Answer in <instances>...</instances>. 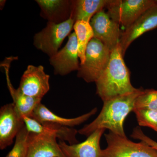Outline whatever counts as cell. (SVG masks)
I'll return each mask as SVG.
<instances>
[{"label":"cell","mask_w":157,"mask_h":157,"mask_svg":"<svg viewBox=\"0 0 157 157\" xmlns=\"http://www.w3.org/2000/svg\"><path fill=\"white\" fill-rule=\"evenodd\" d=\"M143 90L141 87L134 92L104 101L101 112L95 119L78 130V133L88 137L98 129H107L116 135L126 137L124 122L129 113L133 111L136 100Z\"/></svg>","instance_id":"obj_1"},{"label":"cell","mask_w":157,"mask_h":157,"mask_svg":"<svg viewBox=\"0 0 157 157\" xmlns=\"http://www.w3.org/2000/svg\"><path fill=\"white\" fill-rule=\"evenodd\" d=\"M123 57L119 43L111 50L107 67L95 82L96 92L103 102L137 90L131 83L130 71Z\"/></svg>","instance_id":"obj_2"},{"label":"cell","mask_w":157,"mask_h":157,"mask_svg":"<svg viewBox=\"0 0 157 157\" xmlns=\"http://www.w3.org/2000/svg\"><path fill=\"white\" fill-rule=\"evenodd\" d=\"M111 51L100 40L93 38L87 45L85 59L79 66L77 76L88 83L95 82L107 67Z\"/></svg>","instance_id":"obj_3"},{"label":"cell","mask_w":157,"mask_h":157,"mask_svg":"<svg viewBox=\"0 0 157 157\" xmlns=\"http://www.w3.org/2000/svg\"><path fill=\"white\" fill-rule=\"evenodd\" d=\"M75 23L71 17L60 23L48 21L45 27L34 36V46L50 57L53 56L59 51L64 40L73 29Z\"/></svg>","instance_id":"obj_4"},{"label":"cell","mask_w":157,"mask_h":157,"mask_svg":"<svg viewBox=\"0 0 157 157\" xmlns=\"http://www.w3.org/2000/svg\"><path fill=\"white\" fill-rule=\"evenodd\" d=\"M107 146L103 150L104 157H157V151L146 142L135 143L109 132L105 135Z\"/></svg>","instance_id":"obj_5"},{"label":"cell","mask_w":157,"mask_h":157,"mask_svg":"<svg viewBox=\"0 0 157 157\" xmlns=\"http://www.w3.org/2000/svg\"><path fill=\"white\" fill-rule=\"evenodd\" d=\"M156 2L154 0H109L106 7L107 13L113 20L125 30Z\"/></svg>","instance_id":"obj_6"},{"label":"cell","mask_w":157,"mask_h":157,"mask_svg":"<svg viewBox=\"0 0 157 157\" xmlns=\"http://www.w3.org/2000/svg\"><path fill=\"white\" fill-rule=\"evenodd\" d=\"M49 77L42 66L29 65L23 74L17 89L25 95L42 99L50 89Z\"/></svg>","instance_id":"obj_7"},{"label":"cell","mask_w":157,"mask_h":157,"mask_svg":"<svg viewBox=\"0 0 157 157\" xmlns=\"http://www.w3.org/2000/svg\"><path fill=\"white\" fill-rule=\"evenodd\" d=\"M90 23L94 33V38L100 40L110 50L119 44L121 36L120 25L104 10L94 15Z\"/></svg>","instance_id":"obj_8"},{"label":"cell","mask_w":157,"mask_h":157,"mask_svg":"<svg viewBox=\"0 0 157 157\" xmlns=\"http://www.w3.org/2000/svg\"><path fill=\"white\" fill-rule=\"evenodd\" d=\"M78 43L75 32L70 34L67 44L61 50L51 57L49 62L56 75L65 76L79 69Z\"/></svg>","instance_id":"obj_9"},{"label":"cell","mask_w":157,"mask_h":157,"mask_svg":"<svg viewBox=\"0 0 157 157\" xmlns=\"http://www.w3.org/2000/svg\"><path fill=\"white\" fill-rule=\"evenodd\" d=\"M157 28L156 3L147 10L133 24L121 33L120 45L123 56L129 46L138 37Z\"/></svg>","instance_id":"obj_10"},{"label":"cell","mask_w":157,"mask_h":157,"mask_svg":"<svg viewBox=\"0 0 157 157\" xmlns=\"http://www.w3.org/2000/svg\"><path fill=\"white\" fill-rule=\"evenodd\" d=\"M25 124L22 117L15 109L13 103L8 104L0 109V149L10 146Z\"/></svg>","instance_id":"obj_11"},{"label":"cell","mask_w":157,"mask_h":157,"mask_svg":"<svg viewBox=\"0 0 157 157\" xmlns=\"http://www.w3.org/2000/svg\"><path fill=\"white\" fill-rule=\"evenodd\" d=\"M105 130L98 129L80 143L68 144L60 140L59 144L67 157H104L100 141Z\"/></svg>","instance_id":"obj_12"},{"label":"cell","mask_w":157,"mask_h":157,"mask_svg":"<svg viewBox=\"0 0 157 157\" xmlns=\"http://www.w3.org/2000/svg\"><path fill=\"white\" fill-rule=\"evenodd\" d=\"M56 138L52 135L29 132L27 157H67Z\"/></svg>","instance_id":"obj_13"},{"label":"cell","mask_w":157,"mask_h":157,"mask_svg":"<svg viewBox=\"0 0 157 157\" xmlns=\"http://www.w3.org/2000/svg\"><path fill=\"white\" fill-rule=\"evenodd\" d=\"M22 117L26 128L30 133L52 135L60 140L67 141L69 144L78 143L76 138L78 131L76 129L53 124L42 123L27 117Z\"/></svg>","instance_id":"obj_14"},{"label":"cell","mask_w":157,"mask_h":157,"mask_svg":"<svg viewBox=\"0 0 157 157\" xmlns=\"http://www.w3.org/2000/svg\"><path fill=\"white\" fill-rule=\"evenodd\" d=\"M97 111L98 109L96 107L90 112L78 117L67 118L61 117L53 113L41 103L34 109L31 118L42 123L53 124L57 125L71 128L83 123L91 117L94 115Z\"/></svg>","instance_id":"obj_15"},{"label":"cell","mask_w":157,"mask_h":157,"mask_svg":"<svg viewBox=\"0 0 157 157\" xmlns=\"http://www.w3.org/2000/svg\"><path fill=\"white\" fill-rule=\"evenodd\" d=\"M12 58L8 59L2 63L6 73L7 85L12 100L14 107L18 113L22 117H31L34 109L41 103L42 99L32 98L25 95L21 92L18 89H15L10 81L9 71L10 63Z\"/></svg>","instance_id":"obj_16"},{"label":"cell","mask_w":157,"mask_h":157,"mask_svg":"<svg viewBox=\"0 0 157 157\" xmlns=\"http://www.w3.org/2000/svg\"><path fill=\"white\" fill-rule=\"evenodd\" d=\"M41 15L49 22L60 23L70 17L72 1L67 0H37Z\"/></svg>","instance_id":"obj_17"},{"label":"cell","mask_w":157,"mask_h":157,"mask_svg":"<svg viewBox=\"0 0 157 157\" xmlns=\"http://www.w3.org/2000/svg\"><path fill=\"white\" fill-rule=\"evenodd\" d=\"M109 0H76L72 1L70 17L75 22L82 21L90 22L94 15L104 10Z\"/></svg>","instance_id":"obj_18"},{"label":"cell","mask_w":157,"mask_h":157,"mask_svg":"<svg viewBox=\"0 0 157 157\" xmlns=\"http://www.w3.org/2000/svg\"><path fill=\"white\" fill-rule=\"evenodd\" d=\"M73 29L77 38L80 65L82 64L85 59L87 45L94 38V33L90 22L82 21H76L73 26Z\"/></svg>","instance_id":"obj_19"},{"label":"cell","mask_w":157,"mask_h":157,"mask_svg":"<svg viewBox=\"0 0 157 157\" xmlns=\"http://www.w3.org/2000/svg\"><path fill=\"white\" fill-rule=\"evenodd\" d=\"M29 132L25 124L23 126L16 136L13 148L6 157H27L28 148V137Z\"/></svg>","instance_id":"obj_20"},{"label":"cell","mask_w":157,"mask_h":157,"mask_svg":"<svg viewBox=\"0 0 157 157\" xmlns=\"http://www.w3.org/2000/svg\"><path fill=\"white\" fill-rule=\"evenodd\" d=\"M133 111L139 126L148 127L157 132V110L135 108Z\"/></svg>","instance_id":"obj_21"},{"label":"cell","mask_w":157,"mask_h":157,"mask_svg":"<svg viewBox=\"0 0 157 157\" xmlns=\"http://www.w3.org/2000/svg\"><path fill=\"white\" fill-rule=\"evenodd\" d=\"M135 108L157 110V90H144L143 92L136 100Z\"/></svg>","instance_id":"obj_22"},{"label":"cell","mask_w":157,"mask_h":157,"mask_svg":"<svg viewBox=\"0 0 157 157\" xmlns=\"http://www.w3.org/2000/svg\"><path fill=\"white\" fill-rule=\"evenodd\" d=\"M131 137L134 139H138L140 141L146 142L157 151V142L146 136L139 127H137L134 129Z\"/></svg>","instance_id":"obj_23"}]
</instances>
